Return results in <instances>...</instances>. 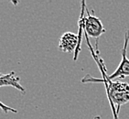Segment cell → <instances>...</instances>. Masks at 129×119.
Returning <instances> with one entry per match:
<instances>
[{
  "label": "cell",
  "instance_id": "cell-1",
  "mask_svg": "<svg viewBox=\"0 0 129 119\" xmlns=\"http://www.w3.org/2000/svg\"><path fill=\"white\" fill-rule=\"evenodd\" d=\"M92 55L94 57L97 64L99 65V69L102 72L103 78H96L92 77L90 74L85 75L81 82L82 83L88 82H102L105 86L107 98L109 100L110 105L112 108V112H115L117 114H119L121 106L129 103V84L127 82H120V81H111L106 78V72L104 68V62L101 58H99L98 54H95L92 47H90Z\"/></svg>",
  "mask_w": 129,
  "mask_h": 119
},
{
  "label": "cell",
  "instance_id": "cell-2",
  "mask_svg": "<svg viewBox=\"0 0 129 119\" xmlns=\"http://www.w3.org/2000/svg\"><path fill=\"white\" fill-rule=\"evenodd\" d=\"M86 3L84 1L82 2V14L80 18L82 21V26H83V31L87 38H95L98 39L105 32V28L103 25L102 21L99 17L93 15L87 10V16H84V10Z\"/></svg>",
  "mask_w": 129,
  "mask_h": 119
},
{
  "label": "cell",
  "instance_id": "cell-3",
  "mask_svg": "<svg viewBox=\"0 0 129 119\" xmlns=\"http://www.w3.org/2000/svg\"><path fill=\"white\" fill-rule=\"evenodd\" d=\"M129 43V29H127L124 33V46L122 48L121 51V62L118 64V67L113 72L112 74L106 75L107 79L111 81H115L116 79H124L129 76V59L127 58V46Z\"/></svg>",
  "mask_w": 129,
  "mask_h": 119
},
{
  "label": "cell",
  "instance_id": "cell-4",
  "mask_svg": "<svg viewBox=\"0 0 129 119\" xmlns=\"http://www.w3.org/2000/svg\"><path fill=\"white\" fill-rule=\"evenodd\" d=\"M81 49V43L78 35L72 32H65L61 35L59 41V50L62 52L71 53L74 51L73 60L76 61Z\"/></svg>",
  "mask_w": 129,
  "mask_h": 119
},
{
  "label": "cell",
  "instance_id": "cell-5",
  "mask_svg": "<svg viewBox=\"0 0 129 119\" xmlns=\"http://www.w3.org/2000/svg\"><path fill=\"white\" fill-rule=\"evenodd\" d=\"M2 86H11L15 89L18 90L21 94H26L25 88L21 85L19 77H17L16 75L15 72H11L9 73H7V74L0 75V87Z\"/></svg>",
  "mask_w": 129,
  "mask_h": 119
},
{
  "label": "cell",
  "instance_id": "cell-6",
  "mask_svg": "<svg viewBox=\"0 0 129 119\" xmlns=\"http://www.w3.org/2000/svg\"><path fill=\"white\" fill-rule=\"evenodd\" d=\"M0 109L2 110L4 113H14V114H17V110L15 109V108H12V107L8 106L7 104H3L1 101H0Z\"/></svg>",
  "mask_w": 129,
  "mask_h": 119
},
{
  "label": "cell",
  "instance_id": "cell-7",
  "mask_svg": "<svg viewBox=\"0 0 129 119\" xmlns=\"http://www.w3.org/2000/svg\"><path fill=\"white\" fill-rule=\"evenodd\" d=\"M94 119H101V117L98 116V115H97V116H95V117H94Z\"/></svg>",
  "mask_w": 129,
  "mask_h": 119
},
{
  "label": "cell",
  "instance_id": "cell-8",
  "mask_svg": "<svg viewBox=\"0 0 129 119\" xmlns=\"http://www.w3.org/2000/svg\"><path fill=\"white\" fill-rule=\"evenodd\" d=\"M0 75H2V73H1V72H0Z\"/></svg>",
  "mask_w": 129,
  "mask_h": 119
}]
</instances>
